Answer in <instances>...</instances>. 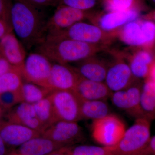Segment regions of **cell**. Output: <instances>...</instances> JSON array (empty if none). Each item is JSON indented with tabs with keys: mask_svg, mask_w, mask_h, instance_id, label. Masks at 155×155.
<instances>
[{
	"mask_svg": "<svg viewBox=\"0 0 155 155\" xmlns=\"http://www.w3.org/2000/svg\"><path fill=\"white\" fill-rule=\"evenodd\" d=\"M129 65L122 61H116L108 67L104 83L112 92L124 90L134 84Z\"/></svg>",
	"mask_w": 155,
	"mask_h": 155,
	"instance_id": "obj_12",
	"label": "cell"
},
{
	"mask_svg": "<svg viewBox=\"0 0 155 155\" xmlns=\"http://www.w3.org/2000/svg\"><path fill=\"white\" fill-rule=\"evenodd\" d=\"M9 155H21L18 152H12L10 153Z\"/></svg>",
	"mask_w": 155,
	"mask_h": 155,
	"instance_id": "obj_41",
	"label": "cell"
},
{
	"mask_svg": "<svg viewBox=\"0 0 155 155\" xmlns=\"http://www.w3.org/2000/svg\"><path fill=\"white\" fill-rule=\"evenodd\" d=\"M14 67L11 65L5 59L0 55V76L8 72Z\"/></svg>",
	"mask_w": 155,
	"mask_h": 155,
	"instance_id": "obj_34",
	"label": "cell"
},
{
	"mask_svg": "<svg viewBox=\"0 0 155 155\" xmlns=\"http://www.w3.org/2000/svg\"><path fill=\"white\" fill-rule=\"evenodd\" d=\"M22 102L20 91L0 94V107L5 111L9 110L17 104Z\"/></svg>",
	"mask_w": 155,
	"mask_h": 155,
	"instance_id": "obj_30",
	"label": "cell"
},
{
	"mask_svg": "<svg viewBox=\"0 0 155 155\" xmlns=\"http://www.w3.org/2000/svg\"><path fill=\"white\" fill-rule=\"evenodd\" d=\"M96 55L77 63V66L74 69L85 79L104 82L109 66L102 60L97 58Z\"/></svg>",
	"mask_w": 155,
	"mask_h": 155,
	"instance_id": "obj_18",
	"label": "cell"
},
{
	"mask_svg": "<svg viewBox=\"0 0 155 155\" xmlns=\"http://www.w3.org/2000/svg\"><path fill=\"white\" fill-rule=\"evenodd\" d=\"M31 5L38 8L49 7V6H57L58 0H25Z\"/></svg>",
	"mask_w": 155,
	"mask_h": 155,
	"instance_id": "obj_33",
	"label": "cell"
},
{
	"mask_svg": "<svg viewBox=\"0 0 155 155\" xmlns=\"http://www.w3.org/2000/svg\"><path fill=\"white\" fill-rule=\"evenodd\" d=\"M68 155H111L113 147L81 145L65 147Z\"/></svg>",
	"mask_w": 155,
	"mask_h": 155,
	"instance_id": "obj_27",
	"label": "cell"
},
{
	"mask_svg": "<svg viewBox=\"0 0 155 155\" xmlns=\"http://www.w3.org/2000/svg\"><path fill=\"white\" fill-rule=\"evenodd\" d=\"M152 2L153 3H154L155 4V0H151Z\"/></svg>",
	"mask_w": 155,
	"mask_h": 155,
	"instance_id": "obj_42",
	"label": "cell"
},
{
	"mask_svg": "<svg viewBox=\"0 0 155 155\" xmlns=\"http://www.w3.org/2000/svg\"><path fill=\"white\" fill-rule=\"evenodd\" d=\"M141 90L134 84L124 90L112 92L110 98L116 107L137 119L145 116L140 107Z\"/></svg>",
	"mask_w": 155,
	"mask_h": 155,
	"instance_id": "obj_10",
	"label": "cell"
},
{
	"mask_svg": "<svg viewBox=\"0 0 155 155\" xmlns=\"http://www.w3.org/2000/svg\"><path fill=\"white\" fill-rule=\"evenodd\" d=\"M48 155H68V154L66 152L65 147H64Z\"/></svg>",
	"mask_w": 155,
	"mask_h": 155,
	"instance_id": "obj_39",
	"label": "cell"
},
{
	"mask_svg": "<svg viewBox=\"0 0 155 155\" xmlns=\"http://www.w3.org/2000/svg\"><path fill=\"white\" fill-rule=\"evenodd\" d=\"M153 18H154V19L155 20V12H154V14H153Z\"/></svg>",
	"mask_w": 155,
	"mask_h": 155,
	"instance_id": "obj_43",
	"label": "cell"
},
{
	"mask_svg": "<svg viewBox=\"0 0 155 155\" xmlns=\"http://www.w3.org/2000/svg\"><path fill=\"white\" fill-rule=\"evenodd\" d=\"M104 47L71 39L47 36L35 47V52L57 64H68L78 63L95 55Z\"/></svg>",
	"mask_w": 155,
	"mask_h": 155,
	"instance_id": "obj_2",
	"label": "cell"
},
{
	"mask_svg": "<svg viewBox=\"0 0 155 155\" xmlns=\"http://www.w3.org/2000/svg\"><path fill=\"white\" fill-rule=\"evenodd\" d=\"M139 11H108L97 19V25L107 32H112L131 21L138 19Z\"/></svg>",
	"mask_w": 155,
	"mask_h": 155,
	"instance_id": "obj_17",
	"label": "cell"
},
{
	"mask_svg": "<svg viewBox=\"0 0 155 155\" xmlns=\"http://www.w3.org/2000/svg\"><path fill=\"white\" fill-rule=\"evenodd\" d=\"M63 147L61 145L41 135L19 146L18 153L21 155H48Z\"/></svg>",
	"mask_w": 155,
	"mask_h": 155,
	"instance_id": "obj_19",
	"label": "cell"
},
{
	"mask_svg": "<svg viewBox=\"0 0 155 155\" xmlns=\"http://www.w3.org/2000/svg\"><path fill=\"white\" fill-rule=\"evenodd\" d=\"M0 135L7 145L17 147L41 135L24 125L2 119L0 121Z\"/></svg>",
	"mask_w": 155,
	"mask_h": 155,
	"instance_id": "obj_13",
	"label": "cell"
},
{
	"mask_svg": "<svg viewBox=\"0 0 155 155\" xmlns=\"http://www.w3.org/2000/svg\"><path fill=\"white\" fill-rule=\"evenodd\" d=\"M39 8L25 0H13L11 12L13 32L25 49L36 47L46 35L47 20Z\"/></svg>",
	"mask_w": 155,
	"mask_h": 155,
	"instance_id": "obj_1",
	"label": "cell"
},
{
	"mask_svg": "<svg viewBox=\"0 0 155 155\" xmlns=\"http://www.w3.org/2000/svg\"><path fill=\"white\" fill-rule=\"evenodd\" d=\"M143 155H155V135L150 139Z\"/></svg>",
	"mask_w": 155,
	"mask_h": 155,
	"instance_id": "obj_35",
	"label": "cell"
},
{
	"mask_svg": "<svg viewBox=\"0 0 155 155\" xmlns=\"http://www.w3.org/2000/svg\"><path fill=\"white\" fill-rule=\"evenodd\" d=\"M49 96L58 121L77 122L81 120L80 101L73 91H54Z\"/></svg>",
	"mask_w": 155,
	"mask_h": 155,
	"instance_id": "obj_7",
	"label": "cell"
},
{
	"mask_svg": "<svg viewBox=\"0 0 155 155\" xmlns=\"http://www.w3.org/2000/svg\"><path fill=\"white\" fill-rule=\"evenodd\" d=\"M33 106L37 117L46 129L58 122L49 95Z\"/></svg>",
	"mask_w": 155,
	"mask_h": 155,
	"instance_id": "obj_24",
	"label": "cell"
},
{
	"mask_svg": "<svg viewBox=\"0 0 155 155\" xmlns=\"http://www.w3.org/2000/svg\"><path fill=\"white\" fill-rule=\"evenodd\" d=\"M6 114L7 120L21 124L41 134L45 127L38 119L33 104L21 102L16 107L8 110Z\"/></svg>",
	"mask_w": 155,
	"mask_h": 155,
	"instance_id": "obj_15",
	"label": "cell"
},
{
	"mask_svg": "<svg viewBox=\"0 0 155 155\" xmlns=\"http://www.w3.org/2000/svg\"><path fill=\"white\" fill-rule=\"evenodd\" d=\"M102 0H58V5H65L81 11L94 12Z\"/></svg>",
	"mask_w": 155,
	"mask_h": 155,
	"instance_id": "obj_29",
	"label": "cell"
},
{
	"mask_svg": "<svg viewBox=\"0 0 155 155\" xmlns=\"http://www.w3.org/2000/svg\"><path fill=\"white\" fill-rule=\"evenodd\" d=\"M5 111L4 109H3L2 108L0 107V121L2 120V117L4 116V114H5Z\"/></svg>",
	"mask_w": 155,
	"mask_h": 155,
	"instance_id": "obj_40",
	"label": "cell"
},
{
	"mask_svg": "<svg viewBox=\"0 0 155 155\" xmlns=\"http://www.w3.org/2000/svg\"><path fill=\"white\" fill-rule=\"evenodd\" d=\"M148 78L155 82V62H153L150 67Z\"/></svg>",
	"mask_w": 155,
	"mask_h": 155,
	"instance_id": "obj_38",
	"label": "cell"
},
{
	"mask_svg": "<svg viewBox=\"0 0 155 155\" xmlns=\"http://www.w3.org/2000/svg\"><path fill=\"white\" fill-rule=\"evenodd\" d=\"M140 24L146 42V47H150L155 41V23L150 20H144L140 21Z\"/></svg>",
	"mask_w": 155,
	"mask_h": 155,
	"instance_id": "obj_31",
	"label": "cell"
},
{
	"mask_svg": "<svg viewBox=\"0 0 155 155\" xmlns=\"http://www.w3.org/2000/svg\"><path fill=\"white\" fill-rule=\"evenodd\" d=\"M118 35L120 40L128 45L146 47V42L140 21L138 19L128 22L122 26Z\"/></svg>",
	"mask_w": 155,
	"mask_h": 155,
	"instance_id": "obj_20",
	"label": "cell"
},
{
	"mask_svg": "<svg viewBox=\"0 0 155 155\" xmlns=\"http://www.w3.org/2000/svg\"><path fill=\"white\" fill-rule=\"evenodd\" d=\"M51 62L40 53L35 51L30 53L25 58L21 71L22 78L27 82L49 90V78L53 65Z\"/></svg>",
	"mask_w": 155,
	"mask_h": 155,
	"instance_id": "obj_6",
	"label": "cell"
},
{
	"mask_svg": "<svg viewBox=\"0 0 155 155\" xmlns=\"http://www.w3.org/2000/svg\"><path fill=\"white\" fill-rule=\"evenodd\" d=\"M80 102L81 119L94 121L110 114L106 101H80Z\"/></svg>",
	"mask_w": 155,
	"mask_h": 155,
	"instance_id": "obj_22",
	"label": "cell"
},
{
	"mask_svg": "<svg viewBox=\"0 0 155 155\" xmlns=\"http://www.w3.org/2000/svg\"><path fill=\"white\" fill-rule=\"evenodd\" d=\"M91 133L95 141L102 146L112 147L119 143L126 129L124 122L115 114H109L93 121Z\"/></svg>",
	"mask_w": 155,
	"mask_h": 155,
	"instance_id": "obj_4",
	"label": "cell"
},
{
	"mask_svg": "<svg viewBox=\"0 0 155 155\" xmlns=\"http://www.w3.org/2000/svg\"><path fill=\"white\" fill-rule=\"evenodd\" d=\"M140 107L145 116H155V82L149 78L141 88Z\"/></svg>",
	"mask_w": 155,
	"mask_h": 155,
	"instance_id": "obj_23",
	"label": "cell"
},
{
	"mask_svg": "<svg viewBox=\"0 0 155 155\" xmlns=\"http://www.w3.org/2000/svg\"><path fill=\"white\" fill-rule=\"evenodd\" d=\"M12 4L13 0H0V20L6 22L11 28V12Z\"/></svg>",
	"mask_w": 155,
	"mask_h": 155,
	"instance_id": "obj_32",
	"label": "cell"
},
{
	"mask_svg": "<svg viewBox=\"0 0 155 155\" xmlns=\"http://www.w3.org/2000/svg\"><path fill=\"white\" fill-rule=\"evenodd\" d=\"M25 49L13 31L0 39V55L21 71L26 58Z\"/></svg>",
	"mask_w": 155,
	"mask_h": 155,
	"instance_id": "obj_14",
	"label": "cell"
},
{
	"mask_svg": "<svg viewBox=\"0 0 155 155\" xmlns=\"http://www.w3.org/2000/svg\"><path fill=\"white\" fill-rule=\"evenodd\" d=\"M73 92L80 101H107L112 93L104 82L88 80L81 76Z\"/></svg>",
	"mask_w": 155,
	"mask_h": 155,
	"instance_id": "obj_16",
	"label": "cell"
},
{
	"mask_svg": "<svg viewBox=\"0 0 155 155\" xmlns=\"http://www.w3.org/2000/svg\"><path fill=\"white\" fill-rule=\"evenodd\" d=\"M151 53L147 50H141L135 53L129 64L134 77L137 79L148 77L150 67L153 63Z\"/></svg>",
	"mask_w": 155,
	"mask_h": 155,
	"instance_id": "obj_21",
	"label": "cell"
},
{
	"mask_svg": "<svg viewBox=\"0 0 155 155\" xmlns=\"http://www.w3.org/2000/svg\"><path fill=\"white\" fill-rule=\"evenodd\" d=\"M80 76L73 67L68 64L52 65L49 78V89L51 91H73Z\"/></svg>",
	"mask_w": 155,
	"mask_h": 155,
	"instance_id": "obj_11",
	"label": "cell"
},
{
	"mask_svg": "<svg viewBox=\"0 0 155 155\" xmlns=\"http://www.w3.org/2000/svg\"><path fill=\"white\" fill-rule=\"evenodd\" d=\"M111 34H113L112 32L104 31L95 24L81 21L65 30L47 36L71 39L89 44L104 46L110 42L113 38Z\"/></svg>",
	"mask_w": 155,
	"mask_h": 155,
	"instance_id": "obj_5",
	"label": "cell"
},
{
	"mask_svg": "<svg viewBox=\"0 0 155 155\" xmlns=\"http://www.w3.org/2000/svg\"><path fill=\"white\" fill-rule=\"evenodd\" d=\"M41 136L66 147L72 146L83 139L82 128L77 122L59 121L47 127Z\"/></svg>",
	"mask_w": 155,
	"mask_h": 155,
	"instance_id": "obj_9",
	"label": "cell"
},
{
	"mask_svg": "<svg viewBox=\"0 0 155 155\" xmlns=\"http://www.w3.org/2000/svg\"><path fill=\"white\" fill-rule=\"evenodd\" d=\"M150 137V118L146 116L135 119L126 129L119 143L113 147V153L119 155H143Z\"/></svg>",
	"mask_w": 155,
	"mask_h": 155,
	"instance_id": "obj_3",
	"label": "cell"
},
{
	"mask_svg": "<svg viewBox=\"0 0 155 155\" xmlns=\"http://www.w3.org/2000/svg\"><path fill=\"white\" fill-rule=\"evenodd\" d=\"M111 155H119L114 154H112Z\"/></svg>",
	"mask_w": 155,
	"mask_h": 155,
	"instance_id": "obj_44",
	"label": "cell"
},
{
	"mask_svg": "<svg viewBox=\"0 0 155 155\" xmlns=\"http://www.w3.org/2000/svg\"><path fill=\"white\" fill-rule=\"evenodd\" d=\"M107 11H122L139 9L138 0H102Z\"/></svg>",
	"mask_w": 155,
	"mask_h": 155,
	"instance_id": "obj_28",
	"label": "cell"
},
{
	"mask_svg": "<svg viewBox=\"0 0 155 155\" xmlns=\"http://www.w3.org/2000/svg\"><path fill=\"white\" fill-rule=\"evenodd\" d=\"M51 91L35 84L23 82L20 90L22 102L33 104L47 97Z\"/></svg>",
	"mask_w": 155,
	"mask_h": 155,
	"instance_id": "obj_25",
	"label": "cell"
},
{
	"mask_svg": "<svg viewBox=\"0 0 155 155\" xmlns=\"http://www.w3.org/2000/svg\"><path fill=\"white\" fill-rule=\"evenodd\" d=\"M19 69L14 67L0 76V94L9 91H19L23 82Z\"/></svg>",
	"mask_w": 155,
	"mask_h": 155,
	"instance_id": "obj_26",
	"label": "cell"
},
{
	"mask_svg": "<svg viewBox=\"0 0 155 155\" xmlns=\"http://www.w3.org/2000/svg\"><path fill=\"white\" fill-rule=\"evenodd\" d=\"M6 146L7 145L0 135V155H7V150Z\"/></svg>",
	"mask_w": 155,
	"mask_h": 155,
	"instance_id": "obj_37",
	"label": "cell"
},
{
	"mask_svg": "<svg viewBox=\"0 0 155 155\" xmlns=\"http://www.w3.org/2000/svg\"><path fill=\"white\" fill-rule=\"evenodd\" d=\"M13 31V29L11 26L8 24L0 20V39L9 32Z\"/></svg>",
	"mask_w": 155,
	"mask_h": 155,
	"instance_id": "obj_36",
	"label": "cell"
},
{
	"mask_svg": "<svg viewBox=\"0 0 155 155\" xmlns=\"http://www.w3.org/2000/svg\"><path fill=\"white\" fill-rule=\"evenodd\" d=\"M52 17L47 22L46 35L54 34L84 21L91 17L94 12H89L65 5H58Z\"/></svg>",
	"mask_w": 155,
	"mask_h": 155,
	"instance_id": "obj_8",
	"label": "cell"
}]
</instances>
